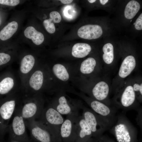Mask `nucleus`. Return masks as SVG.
Returning a JSON list of instances; mask_svg holds the SVG:
<instances>
[{
    "instance_id": "obj_1",
    "label": "nucleus",
    "mask_w": 142,
    "mask_h": 142,
    "mask_svg": "<svg viewBox=\"0 0 142 142\" xmlns=\"http://www.w3.org/2000/svg\"><path fill=\"white\" fill-rule=\"evenodd\" d=\"M22 95L20 91L0 98V140L2 141Z\"/></svg>"
},
{
    "instance_id": "obj_2",
    "label": "nucleus",
    "mask_w": 142,
    "mask_h": 142,
    "mask_svg": "<svg viewBox=\"0 0 142 142\" xmlns=\"http://www.w3.org/2000/svg\"><path fill=\"white\" fill-rule=\"evenodd\" d=\"M125 113H118L115 123L109 130L117 142H137V130Z\"/></svg>"
},
{
    "instance_id": "obj_3",
    "label": "nucleus",
    "mask_w": 142,
    "mask_h": 142,
    "mask_svg": "<svg viewBox=\"0 0 142 142\" xmlns=\"http://www.w3.org/2000/svg\"><path fill=\"white\" fill-rule=\"evenodd\" d=\"M42 93L23 95L19 104L22 116L25 121L38 119L44 108Z\"/></svg>"
},
{
    "instance_id": "obj_4",
    "label": "nucleus",
    "mask_w": 142,
    "mask_h": 142,
    "mask_svg": "<svg viewBox=\"0 0 142 142\" xmlns=\"http://www.w3.org/2000/svg\"><path fill=\"white\" fill-rule=\"evenodd\" d=\"M37 120L49 129L57 142H62L60 135V129L64 119L62 115L50 104L44 107Z\"/></svg>"
},
{
    "instance_id": "obj_5",
    "label": "nucleus",
    "mask_w": 142,
    "mask_h": 142,
    "mask_svg": "<svg viewBox=\"0 0 142 142\" xmlns=\"http://www.w3.org/2000/svg\"><path fill=\"white\" fill-rule=\"evenodd\" d=\"M137 100L132 86L128 85L115 92L113 101V106L124 111L134 110L138 112L141 108Z\"/></svg>"
},
{
    "instance_id": "obj_6",
    "label": "nucleus",
    "mask_w": 142,
    "mask_h": 142,
    "mask_svg": "<svg viewBox=\"0 0 142 142\" xmlns=\"http://www.w3.org/2000/svg\"><path fill=\"white\" fill-rule=\"evenodd\" d=\"M19 104L15 111L12 121L7 129L9 141L34 142L29 138L27 134L25 121L21 114Z\"/></svg>"
},
{
    "instance_id": "obj_7",
    "label": "nucleus",
    "mask_w": 142,
    "mask_h": 142,
    "mask_svg": "<svg viewBox=\"0 0 142 142\" xmlns=\"http://www.w3.org/2000/svg\"><path fill=\"white\" fill-rule=\"evenodd\" d=\"M82 116L90 127L93 137L98 139L106 131L109 130L111 126L92 110L82 105Z\"/></svg>"
},
{
    "instance_id": "obj_8",
    "label": "nucleus",
    "mask_w": 142,
    "mask_h": 142,
    "mask_svg": "<svg viewBox=\"0 0 142 142\" xmlns=\"http://www.w3.org/2000/svg\"><path fill=\"white\" fill-rule=\"evenodd\" d=\"M93 111L100 116L111 126L117 119L118 109L113 106L84 95L82 96Z\"/></svg>"
},
{
    "instance_id": "obj_9",
    "label": "nucleus",
    "mask_w": 142,
    "mask_h": 142,
    "mask_svg": "<svg viewBox=\"0 0 142 142\" xmlns=\"http://www.w3.org/2000/svg\"><path fill=\"white\" fill-rule=\"evenodd\" d=\"M19 58L18 74L21 90L23 93L28 78L38 64L33 53H23Z\"/></svg>"
},
{
    "instance_id": "obj_10",
    "label": "nucleus",
    "mask_w": 142,
    "mask_h": 142,
    "mask_svg": "<svg viewBox=\"0 0 142 142\" xmlns=\"http://www.w3.org/2000/svg\"><path fill=\"white\" fill-rule=\"evenodd\" d=\"M25 122L34 142H57L49 129L38 120H31Z\"/></svg>"
},
{
    "instance_id": "obj_11",
    "label": "nucleus",
    "mask_w": 142,
    "mask_h": 142,
    "mask_svg": "<svg viewBox=\"0 0 142 142\" xmlns=\"http://www.w3.org/2000/svg\"><path fill=\"white\" fill-rule=\"evenodd\" d=\"M42 69L38 64L30 75L26 83L23 95L41 93L45 80V72Z\"/></svg>"
},
{
    "instance_id": "obj_12",
    "label": "nucleus",
    "mask_w": 142,
    "mask_h": 142,
    "mask_svg": "<svg viewBox=\"0 0 142 142\" xmlns=\"http://www.w3.org/2000/svg\"><path fill=\"white\" fill-rule=\"evenodd\" d=\"M21 91L20 84L11 70L0 73V98Z\"/></svg>"
},
{
    "instance_id": "obj_13",
    "label": "nucleus",
    "mask_w": 142,
    "mask_h": 142,
    "mask_svg": "<svg viewBox=\"0 0 142 142\" xmlns=\"http://www.w3.org/2000/svg\"><path fill=\"white\" fill-rule=\"evenodd\" d=\"M79 113H74L67 115L60 129L62 142H75L77 139L75 122Z\"/></svg>"
},
{
    "instance_id": "obj_14",
    "label": "nucleus",
    "mask_w": 142,
    "mask_h": 142,
    "mask_svg": "<svg viewBox=\"0 0 142 142\" xmlns=\"http://www.w3.org/2000/svg\"><path fill=\"white\" fill-rule=\"evenodd\" d=\"M50 104L61 115H66L74 113H79L82 105L80 104H70L63 95H59Z\"/></svg>"
},
{
    "instance_id": "obj_15",
    "label": "nucleus",
    "mask_w": 142,
    "mask_h": 142,
    "mask_svg": "<svg viewBox=\"0 0 142 142\" xmlns=\"http://www.w3.org/2000/svg\"><path fill=\"white\" fill-rule=\"evenodd\" d=\"M110 89L108 84L104 81L98 82L90 91L87 92L91 98L111 106L109 97Z\"/></svg>"
},
{
    "instance_id": "obj_16",
    "label": "nucleus",
    "mask_w": 142,
    "mask_h": 142,
    "mask_svg": "<svg viewBox=\"0 0 142 142\" xmlns=\"http://www.w3.org/2000/svg\"><path fill=\"white\" fill-rule=\"evenodd\" d=\"M77 139L75 142H85L93 137L91 130L82 115L78 114L75 122Z\"/></svg>"
},
{
    "instance_id": "obj_17",
    "label": "nucleus",
    "mask_w": 142,
    "mask_h": 142,
    "mask_svg": "<svg viewBox=\"0 0 142 142\" xmlns=\"http://www.w3.org/2000/svg\"><path fill=\"white\" fill-rule=\"evenodd\" d=\"M103 33L101 27L97 24H89L80 27L78 30L79 37L84 39L92 40L100 37Z\"/></svg>"
},
{
    "instance_id": "obj_18",
    "label": "nucleus",
    "mask_w": 142,
    "mask_h": 142,
    "mask_svg": "<svg viewBox=\"0 0 142 142\" xmlns=\"http://www.w3.org/2000/svg\"><path fill=\"white\" fill-rule=\"evenodd\" d=\"M136 65V61L134 56L129 55L126 57L120 67L118 73L119 77L122 79L126 78L134 70Z\"/></svg>"
},
{
    "instance_id": "obj_19",
    "label": "nucleus",
    "mask_w": 142,
    "mask_h": 142,
    "mask_svg": "<svg viewBox=\"0 0 142 142\" xmlns=\"http://www.w3.org/2000/svg\"><path fill=\"white\" fill-rule=\"evenodd\" d=\"M15 49H7L0 51V69L9 65L17 58V54Z\"/></svg>"
},
{
    "instance_id": "obj_20",
    "label": "nucleus",
    "mask_w": 142,
    "mask_h": 142,
    "mask_svg": "<svg viewBox=\"0 0 142 142\" xmlns=\"http://www.w3.org/2000/svg\"><path fill=\"white\" fill-rule=\"evenodd\" d=\"M24 34L26 38L31 39L33 43L36 45H41L44 40L43 34L32 26L27 27L24 31Z\"/></svg>"
},
{
    "instance_id": "obj_21",
    "label": "nucleus",
    "mask_w": 142,
    "mask_h": 142,
    "mask_svg": "<svg viewBox=\"0 0 142 142\" xmlns=\"http://www.w3.org/2000/svg\"><path fill=\"white\" fill-rule=\"evenodd\" d=\"M61 19V17L59 13L57 11H54L50 13L49 19L44 20L43 24L48 33L53 34L55 32L56 30L54 23H59Z\"/></svg>"
},
{
    "instance_id": "obj_22",
    "label": "nucleus",
    "mask_w": 142,
    "mask_h": 142,
    "mask_svg": "<svg viewBox=\"0 0 142 142\" xmlns=\"http://www.w3.org/2000/svg\"><path fill=\"white\" fill-rule=\"evenodd\" d=\"M92 48L90 45L85 43H77L73 47L72 54L75 57L82 58L88 55Z\"/></svg>"
},
{
    "instance_id": "obj_23",
    "label": "nucleus",
    "mask_w": 142,
    "mask_h": 142,
    "mask_svg": "<svg viewBox=\"0 0 142 142\" xmlns=\"http://www.w3.org/2000/svg\"><path fill=\"white\" fill-rule=\"evenodd\" d=\"M18 26V24L16 21L8 23L0 31V39L5 41L10 39L16 32Z\"/></svg>"
},
{
    "instance_id": "obj_24",
    "label": "nucleus",
    "mask_w": 142,
    "mask_h": 142,
    "mask_svg": "<svg viewBox=\"0 0 142 142\" xmlns=\"http://www.w3.org/2000/svg\"><path fill=\"white\" fill-rule=\"evenodd\" d=\"M140 8L139 3L135 0H131L126 4L124 11V15L127 19H131L135 16Z\"/></svg>"
},
{
    "instance_id": "obj_25",
    "label": "nucleus",
    "mask_w": 142,
    "mask_h": 142,
    "mask_svg": "<svg viewBox=\"0 0 142 142\" xmlns=\"http://www.w3.org/2000/svg\"><path fill=\"white\" fill-rule=\"evenodd\" d=\"M102 50V58L104 62L107 64H110L113 62L114 58L113 45L110 43H106L103 47Z\"/></svg>"
},
{
    "instance_id": "obj_26",
    "label": "nucleus",
    "mask_w": 142,
    "mask_h": 142,
    "mask_svg": "<svg viewBox=\"0 0 142 142\" xmlns=\"http://www.w3.org/2000/svg\"><path fill=\"white\" fill-rule=\"evenodd\" d=\"M97 64L94 58L89 57L84 60L81 64L80 68L81 72L84 74H89L92 73Z\"/></svg>"
},
{
    "instance_id": "obj_27",
    "label": "nucleus",
    "mask_w": 142,
    "mask_h": 142,
    "mask_svg": "<svg viewBox=\"0 0 142 142\" xmlns=\"http://www.w3.org/2000/svg\"><path fill=\"white\" fill-rule=\"evenodd\" d=\"M52 70L55 75L60 80L66 81L69 79V74L66 69L63 65L60 64H55L53 66Z\"/></svg>"
},
{
    "instance_id": "obj_28",
    "label": "nucleus",
    "mask_w": 142,
    "mask_h": 142,
    "mask_svg": "<svg viewBox=\"0 0 142 142\" xmlns=\"http://www.w3.org/2000/svg\"><path fill=\"white\" fill-rule=\"evenodd\" d=\"M133 87L135 91L137 99L140 102L142 101V84L138 83H134L132 86Z\"/></svg>"
},
{
    "instance_id": "obj_29",
    "label": "nucleus",
    "mask_w": 142,
    "mask_h": 142,
    "mask_svg": "<svg viewBox=\"0 0 142 142\" xmlns=\"http://www.w3.org/2000/svg\"><path fill=\"white\" fill-rule=\"evenodd\" d=\"M20 1L19 0H0V4L13 7L19 4Z\"/></svg>"
},
{
    "instance_id": "obj_30",
    "label": "nucleus",
    "mask_w": 142,
    "mask_h": 142,
    "mask_svg": "<svg viewBox=\"0 0 142 142\" xmlns=\"http://www.w3.org/2000/svg\"><path fill=\"white\" fill-rule=\"evenodd\" d=\"M135 28L138 30L142 29V13H141L136 19L135 23Z\"/></svg>"
},
{
    "instance_id": "obj_31",
    "label": "nucleus",
    "mask_w": 142,
    "mask_h": 142,
    "mask_svg": "<svg viewBox=\"0 0 142 142\" xmlns=\"http://www.w3.org/2000/svg\"><path fill=\"white\" fill-rule=\"evenodd\" d=\"M97 140V142H116L109 137L103 135Z\"/></svg>"
},
{
    "instance_id": "obj_32",
    "label": "nucleus",
    "mask_w": 142,
    "mask_h": 142,
    "mask_svg": "<svg viewBox=\"0 0 142 142\" xmlns=\"http://www.w3.org/2000/svg\"><path fill=\"white\" fill-rule=\"evenodd\" d=\"M138 114L137 117V122L140 127H141V118L142 109L141 108L138 112Z\"/></svg>"
},
{
    "instance_id": "obj_33",
    "label": "nucleus",
    "mask_w": 142,
    "mask_h": 142,
    "mask_svg": "<svg viewBox=\"0 0 142 142\" xmlns=\"http://www.w3.org/2000/svg\"><path fill=\"white\" fill-rule=\"evenodd\" d=\"M62 3L64 4H69L72 3L73 0H59Z\"/></svg>"
},
{
    "instance_id": "obj_34",
    "label": "nucleus",
    "mask_w": 142,
    "mask_h": 142,
    "mask_svg": "<svg viewBox=\"0 0 142 142\" xmlns=\"http://www.w3.org/2000/svg\"><path fill=\"white\" fill-rule=\"evenodd\" d=\"M85 142H97V140L96 139L92 137L87 141Z\"/></svg>"
},
{
    "instance_id": "obj_35",
    "label": "nucleus",
    "mask_w": 142,
    "mask_h": 142,
    "mask_svg": "<svg viewBox=\"0 0 142 142\" xmlns=\"http://www.w3.org/2000/svg\"><path fill=\"white\" fill-rule=\"evenodd\" d=\"M99 1L100 3L102 5H105L108 1V0H100Z\"/></svg>"
},
{
    "instance_id": "obj_36",
    "label": "nucleus",
    "mask_w": 142,
    "mask_h": 142,
    "mask_svg": "<svg viewBox=\"0 0 142 142\" xmlns=\"http://www.w3.org/2000/svg\"><path fill=\"white\" fill-rule=\"evenodd\" d=\"M88 2H89V3H93L95 2L96 1V0H88Z\"/></svg>"
},
{
    "instance_id": "obj_37",
    "label": "nucleus",
    "mask_w": 142,
    "mask_h": 142,
    "mask_svg": "<svg viewBox=\"0 0 142 142\" xmlns=\"http://www.w3.org/2000/svg\"><path fill=\"white\" fill-rule=\"evenodd\" d=\"M9 142H19L16 141L10 140L9 141Z\"/></svg>"
},
{
    "instance_id": "obj_38",
    "label": "nucleus",
    "mask_w": 142,
    "mask_h": 142,
    "mask_svg": "<svg viewBox=\"0 0 142 142\" xmlns=\"http://www.w3.org/2000/svg\"><path fill=\"white\" fill-rule=\"evenodd\" d=\"M3 141L0 140V142H2Z\"/></svg>"
}]
</instances>
